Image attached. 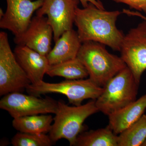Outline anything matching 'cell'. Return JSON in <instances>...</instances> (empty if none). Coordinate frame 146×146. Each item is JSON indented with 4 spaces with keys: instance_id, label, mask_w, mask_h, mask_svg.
Wrapping results in <instances>:
<instances>
[{
    "instance_id": "6da1fadb",
    "label": "cell",
    "mask_w": 146,
    "mask_h": 146,
    "mask_svg": "<svg viewBox=\"0 0 146 146\" xmlns=\"http://www.w3.org/2000/svg\"><path fill=\"white\" fill-rule=\"evenodd\" d=\"M121 14L119 11L100 9L91 3L86 7H78L74 24L80 41L82 43L98 42L120 51L125 36L116 26V21Z\"/></svg>"
},
{
    "instance_id": "7a4b0ae2",
    "label": "cell",
    "mask_w": 146,
    "mask_h": 146,
    "mask_svg": "<svg viewBox=\"0 0 146 146\" xmlns=\"http://www.w3.org/2000/svg\"><path fill=\"white\" fill-rule=\"evenodd\" d=\"M104 46L93 41L83 42L77 56L88 71L89 78L102 87L127 67L121 58L108 52Z\"/></svg>"
},
{
    "instance_id": "3957f363",
    "label": "cell",
    "mask_w": 146,
    "mask_h": 146,
    "mask_svg": "<svg viewBox=\"0 0 146 146\" xmlns=\"http://www.w3.org/2000/svg\"><path fill=\"white\" fill-rule=\"evenodd\" d=\"M99 111L96 100L73 106H69L63 102H58L57 111L49 132L50 138L54 143L65 139L70 145H74L78 136L84 129L83 124L85 120Z\"/></svg>"
},
{
    "instance_id": "277c9868",
    "label": "cell",
    "mask_w": 146,
    "mask_h": 146,
    "mask_svg": "<svg viewBox=\"0 0 146 146\" xmlns=\"http://www.w3.org/2000/svg\"><path fill=\"white\" fill-rule=\"evenodd\" d=\"M139 86L127 66L103 86L102 94L96 100L99 111L108 116L135 101Z\"/></svg>"
},
{
    "instance_id": "5b68a950",
    "label": "cell",
    "mask_w": 146,
    "mask_h": 146,
    "mask_svg": "<svg viewBox=\"0 0 146 146\" xmlns=\"http://www.w3.org/2000/svg\"><path fill=\"white\" fill-rule=\"evenodd\" d=\"M27 93L39 96L41 95L56 93L67 97L69 103L76 106L82 105L84 100H96L103 91L90 78L66 80L58 83H49L44 80L36 84H31L27 87Z\"/></svg>"
},
{
    "instance_id": "8992f818",
    "label": "cell",
    "mask_w": 146,
    "mask_h": 146,
    "mask_svg": "<svg viewBox=\"0 0 146 146\" xmlns=\"http://www.w3.org/2000/svg\"><path fill=\"white\" fill-rule=\"evenodd\" d=\"M31 82L11 48L8 35L0 32V96L26 89Z\"/></svg>"
},
{
    "instance_id": "52a82bcc",
    "label": "cell",
    "mask_w": 146,
    "mask_h": 146,
    "mask_svg": "<svg viewBox=\"0 0 146 146\" xmlns=\"http://www.w3.org/2000/svg\"><path fill=\"white\" fill-rule=\"evenodd\" d=\"M1 109L7 111L13 118L31 115L55 114L58 102L49 97L38 98L21 92L7 94L0 100Z\"/></svg>"
},
{
    "instance_id": "ba28073f",
    "label": "cell",
    "mask_w": 146,
    "mask_h": 146,
    "mask_svg": "<svg viewBox=\"0 0 146 146\" xmlns=\"http://www.w3.org/2000/svg\"><path fill=\"white\" fill-rule=\"evenodd\" d=\"M120 52L121 57L140 84L142 74L146 70V21L125 35Z\"/></svg>"
},
{
    "instance_id": "9c48e42d",
    "label": "cell",
    "mask_w": 146,
    "mask_h": 146,
    "mask_svg": "<svg viewBox=\"0 0 146 146\" xmlns=\"http://www.w3.org/2000/svg\"><path fill=\"white\" fill-rule=\"evenodd\" d=\"M79 0H43V5L36 11V15H47L48 22L53 30L55 42L65 32L73 29L76 9Z\"/></svg>"
},
{
    "instance_id": "30bf717a",
    "label": "cell",
    "mask_w": 146,
    "mask_h": 146,
    "mask_svg": "<svg viewBox=\"0 0 146 146\" xmlns=\"http://www.w3.org/2000/svg\"><path fill=\"white\" fill-rule=\"evenodd\" d=\"M7 9L0 19V28L18 36L26 31L35 11L42 7L43 0H6Z\"/></svg>"
},
{
    "instance_id": "8fae6325",
    "label": "cell",
    "mask_w": 146,
    "mask_h": 146,
    "mask_svg": "<svg viewBox=\"0 0 146 146\" xmlns=\"http://www.w3.org/2000/svg\"><path fill=\"white\" fill-rule=\"evenodd\" d=\"M53 38V30L47 18L36 16L33 17L26 31L13 39L16 45L29 47L40 54L47 56L50 51Z\"/></svg>"
},
{
    "instance_id": "7c38bea8",
    "label": "cell",
    "mask_w": 146,
    "mask_h": 146,
    "mask_svg": "<svg viewBox=\"0 0 146 146\" xmlns=\"http://www.w3.org/2000/svg\"><path fill=\"white\" fill-rule=\"evenodd\" d=\"M13 52L31 84H37L43 81L50 65L46 56L22 45H17Z\"/></svg>"
},
{
    "instance_id": "4fadbf2b",
    "label": "cell",
    "mask_w": 146,
    "mask_h": 146,
    "mask_svg": "<svg viewBox=\"0 0 146 146\" xmlns=\"http://www.w3.org/2000/svg\"><path fill=\"white\" fill-rule=\"evenodd\" d=\"M146 109V94L138 100L108 115V125L116 135L136 122Z\"/></svg>"
},
{
    "instance_id": "5bb4252c",
    "label": "cell",
    "mask_w": 146,
    "mask_h": 146,
    "mask_svg": "<svg viewBox=\"0 0 146 146\" xmlns=\"http://www.w3.org/2000/svg\"><path fill=\"white\" fill-rule=\"evenodd\" d=\"M55 43L53 48L46 56L50 65L76 58L82 44L77 31L73 29L65 32Z\"/></svg>"
},
{
    "instance_id": "9a60e30c",
    "label": "cell",
    "mask_w": 146,
    "mask_h": 146,
    "mask_svg": "<svg viewBox=\"0 0 146 146\" xmlns=\"http://www.w3.org/2000/svg\"><path fill=\"white\" fill-rule=\"evenodd\" d=\"M53 121L51 115L41 114L13 118L12 124L19 132L40 134L50 132Z\"/></svg>"
},
{
    "instance_id": "2e32d148",
    "label": "cell",
    "mask_w": 146,
    "mask_h": 146,
    "mask_svg": "<svg viewBox=\"0 0 146 146\" xmlns=\"http://www.w3.org/2000/svg\"><path fill=\"white\" fill-rule=\"evenodd\" d=\"M118 135L108 126L80 133L77 138L76 146H118Z\"/></svg>"
},
{
    "instance_id": "e0dca14e",
    "label": "cell",
    "mask_w": 146,
    "mask_h": 146,
    "mask_svg": "<svg viewBox=\"0 0 146 146\" xmlns=\"http://www.w3.org/2000/svg\"><path fill=\"white\" fill-rule=\"evenodd\" d=\"M46 74L50 77H61L66 80L82 79L89 76L85 66L77 57L58 64L50 65Z\"/></svg>"
},
{
    "instance_id": "ac0fdd59",
    "label": "cell",
    "mask_w": 146,
    "mask_h": 146,
    "mask_svg": "<svg viewBox=\"0 0 146 146\" xmlns=\"http://www.w3.org/2000/svg\"><path fill=\"white\" fill-rule=\"evenodd\" d=\"M118 146H142L146 140V115L118 135Z\"/></svg>"
},
{
    "instance_id": "d6986e66",
    "label": "cell",
    "mask_w": 146,
    "mask_h": 146,
    "mask_svg": "<svg viewBox=\"0 0 146 146\" xmlns=\"http://www.w3.org/2000/svg\"><path fill=\"white\" fill-rule=\"evenodd\" d=\"M13 146H51L54 143L49 135L46 133H30L18 132L12 139Z\"/></svg>"
},
{
    "instance_id": "ffe728a7",
    "label": "cell",
    "mask_w": 146,
    "mask_h": 146,
    "mask_svg": "<svg viewBox=\"0 0 146 146\" xmlns=\"http://www.w3.org/2000/svg\"><path fill=\"white\" fill-rule=\"evenodd\" d=\"M118 3H123L129 6L130 8L143 11L146 13V0H112Z\"/></svg>"
},
{
    "instance_id": "44dd1931",
    "label": "cell",
    "mask_w": 146,
    "mask_h": 146,
    "mask_svg": "<svg viewBox=\"0 0 146 146\" xmlns=\"http://www.w3.org/2000/svg\"><path fill=\"white\" fill-rule=\"evenodd\" d=\"M79 1L83 7H86L89 3H91L100 9H105L103 5L99 0H79Z\"/></svg>"
},
{
    "instance_id": "7402d4cb",
    "label": "cell",
    "mask_w": 146,
    "mask_h": 146,
    "mask_svg": "<svg viewBox=\"0 0 146 146\" xmlns=\"http://www.w3.org/2000/svg\"><path fill=\"white\" fill-rule=\"evenodd\" d=\"M5 13H4L2 9L1 8L0 9V19H1L3 16L4 15Z\"/></svg>"
},
{
    "instance_id": "603a6c76",
    "label": "cell",
    "mask_w": 146,
    "mask_h": 146,
    "mask_svg": "<svg viewBox=\"0 0 146 146\" xmlns=\"http://www.w3.org/2000/svg\"><path fill=\"white\" fill-rule=\"evenodd\" d=\"M142 146H146V141H145V142H144V143L143 144V145H142Z\"/></svg>"
},
{
    "instance_id": "cb8c5ba5",
    "label": "cell",
    "mask_w": 146,
    "mask_h": 146,
    "mask_svg": "<svg viewBox=\"0 0 146 146\" xmlns=\"http://www.w3.org/2000/svg\"></svg>"
}]
</instances>
